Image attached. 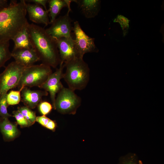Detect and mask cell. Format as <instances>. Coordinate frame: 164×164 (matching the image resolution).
Instances as JSON below:
<instances>
[{"instance_id": "1", "label": "cell", "mask_w": 164, "mask_h": 164, "mask_svg": "<svg viewBox=\"0 0 164 164\" xmlns=\"http://www.w3.org/2000/svg\"><path fill=\"white\" fill-rule=\"evenodd\" d=\"M26 2L11 0L0 10V43L9 42L29 23L26 18Z\"/></svg>"}, {"instance_id": "2", "label": "cell", "mask_w": 164, "mask_h": 164, "mask_svg": "<svg viewBox=\"0 0 164 164\" xmlns=\"http://www.w3.org/2000/svg\"><path fill=\"white\" fill-rule=\"evenodd\" d=\"M27 29L32 47L42 63L53 68L60 65L61 60L56 39L44 28L34 23H29Z\"/></svg>"}, {"instance_id": "3", "label": "cell", "mask_w": 164, "mask_h": 164, "mask_svg": "<svg viewBox=\"0 0 164 164\" xmlns=\"http://www.w3.org/2000/svg\"><path fill=\"white\" fill-rule=\"evenodd\" d=\"M64 64L66 70L63 78L68 87L74 91L85 89L90 80V70L83 58L76 57Z\"/></svg>"}, {"instance_id": "4", "label": "cell", "mask_w": 164, "mask_h": 164, "mask_svg": "<svg viewBox=\"0 0 164 164\" xmlns=\"http://www.w3.org/2000/svg\"><path fill=\"white\" fill-rule=\"evenodd\" d=\"M52 72L50 67L42 63L26 67L17 87L21 91L25 87H39Z\"/></svg>"}, {"instance_id": "5", "label": "cell", "mask_w": 164, "mask_h": 164, "mask_svg": "<svg viewBox=\"0 0 164 164\" xmlns=\"http://www.w3.org/2000/svg\"><path fill=\"white\" fill-rule=\"evenodd\" d=\"M81 103V98L74 91L63 87L58 93L53 108L62 114L74 115Z\"/></svg>"}, {"instance_id": "6", "label": "cell", "mask_w": 164, "mask_h": 164, "mask_svg": "<svg viewBox=\"0 0 164 164\" xmlns=\"http://www.w3.org/2000/svg\"><path fill=\"white\" fill-rule=\"evenodd\" d=\"M25 68L14 61L0 74V98L9 90L17 87Z\"/></svg>"}, {"instance_id": "7", "label": "cell", "mask_w": 164, "mask_h": 164, "mask_svg": "<svg viewBox=\"0 0 164 164\" xmlns=\"http://www.w3.org/2000/svg\"><path fill=\"white\" fill-rule=\"evenodd\" d=\"M73 30L75 36L74 46L77 57L83 58L86 53L98 52L99 50L95 44V39L86 34L78 21L74 22Z\"/></svg>"}, {"instance_id": "8", "label": "cell", "mask_w": 164, "mask_h": 164, "mask_svg": "<svg viewBox=\"0 0 164 164\" xmlns=\"http://www.w3.org/2000/svg\"><path fill=\"white\" fill-rule=\"evenodd\" d=\"M71 10L56 19L51 24V26L45 29L47 33L57 40L63 37L71 38V32L73 29L71 22L73 21L69 16Z\"/></svg>"}, {"instance_id": "9", "label": "cell", "mask_w": 164, "mask_h": 164, "mask_svg": "<svg viewBox=\"0 0 164 164\" xmlns=\"http://www.w3.org/2000/svg\"><path fill=\"white\" fill-rule=\"evenodd\" d=\"M59 67L49 76L46 81L39 87L49 92L54 108L56 95L64 87L60 81L63 78L65 67L63 63H60Z\"/></svg>"}, {"instance_id": "10", "label": "cell", "mask_w": 164, "mask_h": 164, "mask_svg": "<svg viewBox=\"0 0 164 164\" xmlns=\"http://www.w3.org/2000/svg\"><path fill=\"white\" fill-rule=\"evenodd\" d=\"M11 55L16 62L25 67L32 65L40 60L33 48L13 49Z\"/></svg>"}, {"instance_id": "11", "label": "cell", "mask_w": 164, "mask_h": 164, "mask_svg": "<svg viewBox=\"0 0 164 164\" xmlns=\"http://www.w3.org/2000/svg\"><path fill=\"white\" fill-rule=\"evenodd\" d=\"M57 46L61 60L63 64L77 57L72 37H63L57 39Z\"/></svg>"}, {"instance_id": "12", "label": "cell", "mask_w": 164, "mask_h": 164, "mask_svg": "<svg viewBox=\"0 0 164 164\" xmlns=\"http://www.w3.org/2000/svg\"><path fill=\"white\" fill-rule=\"evenodd\" d=\"M26 9L30 20L33 22L42 24L46 26L50 24L48 10H44L40 5L35 4L26 3Z\"/></svg>"}, {"instance_id": "13", "label": "cell", "mask_w": 164, "mask_h": 164, "mask_svg": "<svg viewBox=\"0 0 164 164\" xmlns=\"http://www.w3.org/2000/svg\"><path fill=\"white\" fill-rule=\"evenodd\" d=\"M21 100L26 106L30 109L35 108L41 102L42 98L47 96L48 93L44 90H31L27 87L22 89Z\"/></svg>"}, {"instance_id": "14", "label": "cell", "mask_w": 164, "mask_h": 164, "mask_svg": "<svg viewBox=\"0 0 164 164\" xmlns=\"http://www.w3.org/2000/svg\"><path fill=\"white\" fill-rule=\"evenodd\" d=\"M72 2L77 4L83 15L87 19L95 17L100 10V0H73Z\"/></svg>"}, {"instance_id": "15", "label": "cell", "mask_w": 164, "mask_h": 164, "mask_svg": "<svg viewBox=\"0 0 164 164\" xmlns=\"http://www.w3.org/2000/svg\"><path fill=\"white\" fill-rule=\"evenodd\" d=\"M0 129L4 139L6 141L13 140L19 134L16 124L10 122L8 118H1L0 119Z\"/></svg>"}, {"instance_id": "16", "label": "cell", "mask_w": 164, "mask_h": 164, "mask_svg": "<svg viewBox=\"0 0 164 164\" xmlns=\"http://www.w3.org/2000/svg\"><path fill=\"white\" fill-rule=\"evenodd\" d=\"M72 0H49V17L50 18V24H51L56 19L62 9L67 7L68 10L71 11L70 4Z\"/></svg>"}, {"instance_id": "17", "label": "cell", "mask_w": 164, "mask_h": 164, "mask_svg": "<svg viewBox=\"0 0 164 164\" xmlns=\"http://www.w3.org/2000/svg\"><path fill=\"white\" fill-rule=\"evenodd\" d=\"M27 26L19 32L12 39L14 43L13 49L33 48L27 31Z\"/></svg>"}, {"instance_id": "18", "label": "cell", "mask_w": 164, "mask_h": 164, "mask_svg": "<svg viewBox=\"0 0 164 164\" xmlns=\"http://www.w3.org/2000/svg\"><path fill=\"white\" fill-rule=\"evenodd\" d=\"M9 46V41L0 43V68L4 66L5 63L12 57Z\"/></svg>"}, {"instance_id": "19", "label": "cell", "mask_w": 164, "mask_h": 164, "mask_svg": "<svg viewBox=\"0 0 164 164\" xmlns=\"http://www.w3.org/2000/svg\"><path fill=\"white\" fill-rule=\"evenodd\" d=\"M6 100L8 105H16L21 100V91L12 90L7 94Z\"/></svg>"}, {"instance_id": "20", "label": "cell", "mask_w": 164, "mask_h": 164, "mask_svg": "<svg viewBox=\"0 0 164 164\" xmlns=\"http://www.w3.org/2000/svg\"><path fill=\"white\" fill-rule=\"evenodd\" d=\"M18 110L32 125L35 123L36 117V113L30 108L26 106H22L18 108Z\"/></svg>"}, {"instance_id": "21", "label": "cell", "mask_w": 164, "mask_h": 164, "mask_svg": "<svg viewBox=\"0 0 164 164\" xmlns=\"http://www.w3.org/2000/svg\"><path fill=\"white\" fill-rule=\"evenodd\" d=\"M138 160L136 154L129 153L119 158L118 164H139Z\"/></svg>"}, {"instance_id": "22", "label": "cell", "mask_w": 164, "mask_h": 164, "mask_svg": "<svg viewBox=\"0 0 164 164\" xmlns=\"http://www.w3.org/2000/svg\"><path fill=\"white\" fill-rule=\"evenodd\" d=\"M7 94L2 96L0 98V116L1 118H9L12 115L8 112L7 108L8 106L6 100Z\"/></svg>"}, {"instance_id": "23", "label": "cell", "mask_w": 164, "mask_h": 164, "mask_svg": "<svg viewBox=\"0 0 164 164\" xmlns=\"http://www.w3.org/2000/svg\"><path fill=\"white\" fill-rule=\"evenodd\" d=\"M13 114L17 123L21 127H27L32 125V123L27 120L18 110L14 111L13 112Z\"/></svg>"}, {"instance_id": "24", "label": "cell", "mask_w": 164, "mask_h": 164, "mask_svg": "<svg viewBox=\"0 0 164 164\" xmlns=\"http://www.w3.org/2000/svg\"><path fill=\"white\" fill-rule=\"evenodd\" d=\"M53 107L52 105L46 101H41L38 105V109L43 115H46L50 112Z\"/></svg>"}, {"instance_id": "25", "label": "cell", "mask_w": 164, "mask_h": 164, "mask_svg": "<svg viewBox=\"0 0 164 164\" xmlns=\"http://www.w3.org/2000/svg\"><path fill=\"white\" fill-rule=\"evenodd\" d=\"M129 22V20L127 18L122 15H118L114 20V22H118L120 24L124 35L126 34L128 29Z\"/></svg>"}, {"instance_id": "26", "label": "cell", "mask_w": 164, "mask_h": 164, "mask_svg": "<svg viewBox=\"0 0 164 164\" xmlns=\"http://www.w3.org/2000/svg\"><path fill=\"white\" fill-rule=\"evenodd\" d=\"M50 119L45 115H42L36 117V121L43 126L46 127Z\"/></svg>"}, {"instance_id": "27", "label": "cell", "mask_w": 164, "mask_h": 164, "mask_svg": "<svg viewBox=\"0 0 164 164\" xmlns=\"http://www.w3.org/2000/svg\"><path fill=\"white\" fill-rule=\"evenodd\" d=\"M26 2H32L40 6H43L45 9V10H47L46 5L48 3V0H25Z\"/></svg>"}, {"instance_id": "28", "label": "cell", "mask_w": 164, "mask_h": 164, "mask_svg": "<svg viewBox=\"0 0 164 164\" xmlns=\"http://www.w3.org/2000/svg\"><path fill=\"white\" fill-rule=\"evenodd\" d=\"M57 126V123L56 121L50 119L45 128L54 132L55 131Z\"/></svg>"}, {"instance_id": "29", "label": "cell", "mask_w": 164, "mask_h": 164, "mask_svg": "<svg viewBox=\"0 0 164 164\" xmlns=\"http://www.w3.org/2000/svg\"><path fill=\"white\" fill-rule=\"evenodd\" d=\"M8 2L7 0H0V10L8 6Z\"/></svg>"}, {"instance_id": "30", "label": "cell", "mask_w": 164, "mask_h": 164, "mask_svg": "<svg viewBox=\"0 0 164 164\" xmlns=\"http://www.w3.org/2000/svg\"><path fill=\"white\" fill-rule=\"evenodd\" d=\"M138 163L139 164H143L142 161L140 160H139Z\"/></svg>"}]
</instances>
